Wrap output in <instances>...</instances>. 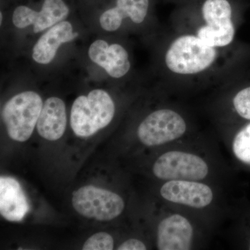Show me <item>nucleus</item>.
I'll use <instances>...</instances> for the list:
<instances>
[{
	"label": "nucleus",
	"mask_w": 250,
	"mask_h": 250,
	"mask_svg": "<svg viewBox=\"0 0 250 250\" xmlns=\"http://www.w3.org/2000/svg\"><path fill=\"white\" fill-rule=\"evenodd\" d=\"M114 103L107 92L90 91L74 102L70 113V125L78 137L88 138L107 126L114 117Z\"/></svg>",
	"instance_id": "f257e3e1"
},
{
	"label": "nucleus",
	"mask_w": 250,
	"mask_h": 250,
	"mask_svg": "<svg viewBox=\"0 0 250 250\" xmlns=\"http://www.w3.org/2000/svg\"><path fill=\"white\" fill-rule=\"evenodd\" d=\"M216 58V48L197 36L184 35L171 43L166 52L165 62L173 73L190 75L205 71Z\"/></svg>",
	"instance_id": "f03ea898"
},
{
	"label": "nucleus",
	"mask_w": 250,
	"mask_h": 250,
	"mask_svg": "<svg viewBox=\"0 0 250 250\" xmlns=\"http://www.w3.org/2000/svg\"><path fill=\"white\" fill-rule=\"evenodd\" d=\"M42 106L40 95L34 91L22 92L10 99L1 112L9 138L18 142L30 139Z\"/></svg>",
	"instance_id": "7ed1b4c3"
},
{
	"label": "nucleus",
	"mask_w": 250,
	"mask_h": 250,
	"mask_svg": "<svg viewBox=\"0 0 250 250\" xmlns=\"http://www.w3.org/2000/svg\"><path fill=\"white\" fill-rule=\"evenodd\" d=\"M74 209L85 218L111 221L121 215L125 202L119 195L95 186H84L72 193Z\"/></svg>",
	"instance_id": "20e7f679"
},
{
	"label": "nucleus",
	"mask_w": 250,
	"mask_h": 250,
	"mask_svg": "<svg viewBox=\"0 0 250 250\" xmlns=\"http://www.w3.org/2000/svg\"><path fill=\"white\" fill-rule=\"evenodd\" d=\"M205 25L197 31V36L211 47H224L233 42L236 29L232 9L228 0H207L202 8Z\"/></svg>",
	"instance_id": "39448f33"
},
{
	"label": "nucleus",
	"mask_w": 250,
	"mask_h": 250,
	"mask_svg": "<svg viewBox=\"0 0 250 250\" xmlns=\"http://www.w3.org/2000/svg\"><path fill=\"white\" fill-rule=\"evenodd\" d=\"M187 130L183 117L173 110L163 108L145 118L138 128L137 134L144 146L155 147L179 139Z\"/></svg>",
	"instance_id": "423d86ee"
},
{
	"label": "nucleus",
	"mask_w": 250,
	"mask_h": 250,
	"mask_svg": "<svg viewBox=\"0 0 250 250\" xmlns=\"http://www.w3.org/2000/svg\"><path fill=\"white\" fill-rule=\"evenodd\" d=\"M153 174L161 180H203L209 167L205 159L192 153L170 151L161 154L152 167Z\"/></svg>",
	"instance_id": "0eeeda50"
},
{
	"label": "nucleus",
	"mask_w": 250,
	"mask_h": 250,
	"mask_svg": "<svg viewBox=\"0 0 250 250\" xmlns=\"http://www.w3.org/2000/svg\"><path fill=\"white\" fill-rule=\"evenodd\" d=\"M70 10L62 0H45L41 11L20 6L13 14V23L19 29L34 25L35 34L53 27L67 18Z\"/></svg>",
	"instance_id": "6e6552de"
},
{
	"label": "nucleus",
	"mask_w": 250,
	"mask_h": 250,
	"mask_svg": "<svg viewBox=\"0 0 250 250\" xmlns=\"http://www.w3.org/2000/svg\"><path fill=\"white\" fill-rule=\"evenodd\" d=\"M160 194L166 201L195 208L208 207L214 198L211 188L198 181H167Z\"/></svg>",
	"instance_id": "1a4fd4ad"
},
{
	"label": "nucleus",
	"mask_w": 250,
	"mask_h": 250,
	"mask_svg": "<svg viewBox=\"0 0 250 250\" xmlns=\"http://www.w3.org/2000/svg\"><path fill=\"white\" fill-rule=\"evenodd\" d=\"M193 236L190 221L175 213L163 219L158 225L156 246L159 250H190Z\"/></svg>",
	"instance_id": "9d476101"
},
{
	"label": "nucleus",
	"mask_w": 250,
	"mask_h": 250,
	"mask_svg": "<svg viewBox=\"0 0 250 250\" xmlns=\"http://www.w3.org/2000/svg\"><path fill=\"white\" fill-rule=\"evenodd\" d=\"M29 210V202L21 184L11 177H0V213L6 220L21 221Z\"/></svg>",
	"instance_id": "9b49d317"
},
{
	"label": "nucleus",
	"mask_w": 250,
	"mask_h": 250,
	"mask_svg": "<svg viewBox=\"0 0 250 250\" xmlns=\"http://www.w3.org/2000/svg\"><path fill=\"white\" fill-rule=\"evenodd\" d=\"M77 36L78 33L73 32L71 23L67 21L57 23L37 41L33 48V59L38 63H49L62 44L73 41Z\"/></svg>",
	"instance_id": "f8f14e48"
},
{
	"label": "nucleus",
	"mask_w": 250,
	"mask_h": 250,
	"mask_svg": "<svg viewBox=\"0 0 250 250\" xmlns=\"http://www.w3.org/2000/svg\"><path fill=\"white\" fill-rule=\"evenodd\" d=\"M67 126L65 105L62 99L52 97L43 104L38 120V132L41 137L49 141L60 139Z\"/></svg>",
	"instance_id": "ddd939ff"
},
{
	"label": "nucleus",
	"mask_w": 250,
	"mask_h": 250,
	"mask_svg": "<svg viewBox=\"0 0 250 250\" xmlns=\"http://www.w3.org/2000/svg\"><path fill=\"white\" fill-rule=\"evenodd\" d=\"M149 0H117L116 7L102 14L100 25L105 31H115L121 27L123 19L126 18L140 24L147 16Z\"/></svg>",
	"instance_id": "4468645a"
},
{
	"label": "nucleus",
	"mask_w": 250,
	"mask_h": 250,
	"mask_svg": "<svg viewBox=\"0 0 250 250\" xmlns=\"http://www.w3.org/2000/svg\"><path fill=\"white\" fill-rule=\"evenodd\" d=\"M131 67L129 54L121 45L113 44L108 47L103 68L111 77L121 78L129 71Z\"/></svg>",
	"instance_id": "2eb2a0df"
},
{
	"label": "nucleus",
	"mask_w": 250,
	"mask_h": 250,
	"mask_svg": "<svg viewBox=\"0 0 250 250\" xmlns=\"http://www.w3.org/2000/svg\"><path fill=\"white\" fill-rule=\"evenodd\" d=\"M233 151L240 161L250 164V123L237 133L233 139Z\"/></svg>",
	"instance_id": "dca6fc26"
},
{
	"label": "nucleus",
	"mask_w": 250,
	"mask_h": 250,
	"mask_svg": "<svg viewBox=\"0 0 250 250\" xmlns=\"http://www.w3.org/2000/svg\"><path fill=\"white\" fill-rule=\"evenodd\" d=\"M232 104L237 114L250 121V85L242 88L234 95Z\"/></svg>",
	"instance_id": "f3484780"
},
{
	"label": "nucleus",
	"mask_w": 250,
	"mask_h": 250,
	"mask_svg": "<svg viewBox=\"0 0 250 250\" xmlns=\"http://www.w3.org/2000/svg\"><path fill=\"white\" fill-rule=\"evenodd\" d=\"M114 248L113 237L106 232H98L89 237L83 244V250H112Z\"/></svg>",
	"instance_id": "a211bd4d"
},
{
	"label": "nucleus",
	"mask_w": 250,
	"mask_h": 250,
	"mask_svg": "<svg viewBox=\"0 0 250 250\" xmlns=\"http://www.w3.org/2000/svg\"><path fill=\"white\" fill-rule=\"evenodd\" d=\"M109 45L104 40H97L90 45L88 50L90 59L100 67L104 66L106 54Z\"/></svg>",
	"instance_id": "6ab92c4d"
},
{
	"label": "nucleus",
	"mask_w": 250,
	"mask_h": 250,
	"mask_svg": "<svg viewBox=\"0 0 250 250\" xmlns=\"http://www.w3.org/2000/svg\"><path fill=\"white\" fill-rule=\"evenodd\" d=\"M118 250H147V247L144 244L143 242L140 240L131 238V239L126 240L118 247Z\"/></svg>",
	"instance_id": "aec40b11"
},
{
	"label": "nucleus",
	"mask_w": 250,
	"mask_h": 250,
	"mask_svg": "<svg viewBox=\"0 0 250 250\" xmlns=\"http://www.w3.org/2000/svg\"><path fill=\"white\" fill-rule=\"evenodd\" d=\"M2 19H3L2 13H1V14H0V23H1V22H2Z\"/></svg>",
	"instance_id": "412c9836"
},
{
	"label": "nucleus",
	"mask_w": 250,
	"mask_h": 250,
	"mask_svg": "<svg viewBox=\"0 0 250 250\" xmlns=\"http://www.w3.org/2000/svg\"></svg>",
	"instance_id": "4be33fe9"
}]
</instances>
